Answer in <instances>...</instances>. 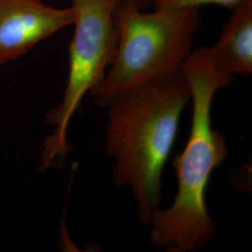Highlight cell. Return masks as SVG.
I'll list each match as a JSON object with an SVG mask.
<instances>
[{
    "label": "cell",
    "instance_id": "7a4b0ae2",
    "mask_svg": "<svg viewBox=\"0 0 252 252\" xmlns=\"http://www.w3.org/2000/svg\"><path fill=\"white\" fill-rule=\"evenodd\" d=\"M189 101L182 73L134 91L106 108L105 153L113 161L112 181L132 191L138 220L147 228L162 203V169Z\"/></svg>",
    "mask_w": 252,
    "mask_h": 252
},
{
    "label": "cell",
    "instance_id": "3957f363",
    "mask_svg": "<svg viewBox=\"0 0 252 252\" xmlns=\"http://www.w3.org/2000/svg\"><path fill=\"white\" fill-rule=\"evenodd\" d=\"M117 51L99 87L92 94L107 108L118 98L182 74L200 27V8L144 11L120 0L114 12Z\"/></svg>",
    "mask_w": 252,
    "mask_h": 252
},
{
    "label": "cell",
    "instance_id": "6da1fadb",
    "mask_svg": "<svg viewBox=\"0 0 252 252\" xmlns=\"http://www.w3.org/2000/svg\"><path fill=\"white\" fill-rule=\"evenodd\" d=\"M182 73L189 86L192 115L188 141L173 161L178 191L170 207L154 212L149 225L152 243L166 252H195L216 236L206 191L211 175L228 155L225 136L212 126L211 108L217 92L230 86L234 76L217 66L207 47L190 52Z\"/></svg>",
    "mask_w": 252,
    "mask_h": 252
},
{
    "label": "cell",
    "instance_id": "5b68a950",
    "mask_svg": "<svg viewBox=\"0 0 252 252\" xmlns=\"http://www.w3.org/2000/svg\"><path fill=\"white\" fill-rule=\"evenodd\" d=\"M74 18L72 7L55 8L42 0H0V67L73 25Z\"/></svg>",
    "mask_w": 252,
    "mask_h": 252
},
{
    "label": "cell",
    "instance_id": "ba28073f",
    "mask_svg": "<svg viewBox=\"0 0 252 252\" xmlns=\"http://www.w3.org/2000/svg\"><path fill=\"white\" fill-rule=\"evenodd\" d=\"M127 1H131V2L135 3L141 9H144L147 6L152 5V2H153V0H127Z\"/></svg>",
    "mask_w": 252,
    "mask_h": 252
},
{
    "label": "cell",
    "instance_id": "277c9868",
    "mask_svg": "<svg viewBox=\"0 0 252 252\" xmlns=\"http://www.w3.org/2000/svg\"><path fill=\"white\" fill-rule=\"evenodd\" d=\"M75 12L74 35L69 45V70L62 102L46 121L54 127L44 141L40 171L61 166L70 151L67 129L87 93L91 95L104 81L117 51L119 31L114 12L120 0H71Z\"/></svg>",
    "mask_w": 252,
    "mask_h": 252
},
{
    "label": "cell",
    "instance_id": "52a82bcc",
    "mask_svg": "<svg viewBox=\"0 0 252 252\" xmlns=\"http://www.w3.org/2000/svg\"><path fill=\"white\" fill-rule=\"evenodd\" d=\"M244 0H153L152 5L159 9H183L200 8L202 5L215 4L233 9Z\"/></svg>",
    "mask_w": 252,
    "mask_h": 252
},
{
    "label": "cell",
    "instance_id": "8992f818",
    "mask_svg": "<svg viewBox=\"0 0 252 252\" xmlns=\"http://www.w3.org/2000/svg\"><path fill=\"white\" fill-rule=\"evenodd\" d=\"M216 44L207 47L217 66L223 72L249 76L252 73V0L232 9Z\"/></svg>",
    "mask_w": 252,
    "mask_h": 252
}]
</instances>
